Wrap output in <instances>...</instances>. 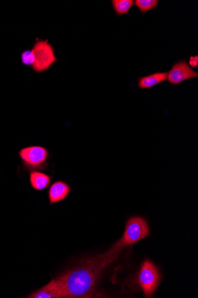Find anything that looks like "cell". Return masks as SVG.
<instances>
[{
    "mask_svg": "<svg viewBox=\"0 0 198 298\" xmlns=\"http://www.w3.org/2000/svg\"><path fill=\"white\" fill-rule=\"evenodd\" d=\"M22 64L26 66H33L35 61V58L31 50H26L22 52L21 56Z\"/></svg>",
    "mask_w": 198,
    "mask_h": 298,
    "instance_id": "cell-13",
    "label": "cell"
},
{
    "mask_svg": "<svg viewBox=\"0 0 198 298\" xmlns=\"http://www.w3.org/2000/svg\"><path fill=\"white\" fill-rule=\"evenodd\" d=\"M198 74L193 70L186 61L178 62L173 66L168 72V80L170 84L177 86L185 80L197 78Z\"/></svg>",
    "mask_w": 198,
    "mask_h": 298,
    "instance_id": "cell-5",
    "label": "cell"
},
{
    "mask_svg": "<svg viewBox=\"0 0 198 298\" xmlns=\"http://www.w3.org/2000/svg\"><path fill=\"white\" fill-rule=\"evenodd\" d=\"M30 298H66L64 284L59 278L53 279L48 284L30 294Z\"/></svg>",
    "mask_w": 198,
    "mask_h": 298,
    "instance_id": "cell-7",
    "label": "cell"
},
{
    "mask_svg": "<svg viewBox=\"0 0 198 298\" xmlns=\"http://www.w3.org/2000/svg\"><path fill=\"white\" fill-rule=\"evenodd\" d=\"M31 51L35 58L32 68L36 72L40 73L48 70L56 62L54 50L47 40H37Z\"/></svg>",
    "mask_w": 198,
    "mask_h": 298,
    "instance_id": "cell-2",
    "label": "cell"
},
{
    "mask_svg": "<svg viewBox=\"0 0 198 298\" xmlns=\"http://www.w3.org/2000/svg\"><path fill=\"white\" fill-rule=\"evenodd\" d=\"M133 0H112V6L118 16L127 14L134 4Z\"/></svg>",
    "mask_w": 198,
    "mask_h": 298,
    "instance_id": "cell-11",
    "label": "cell"
},
{
    "mask_svg": "<svg viewBox=\"0 0 198 298\" xmlns=\"http://www.w3.org/2000/svg\"><path fill=\"white\" fill-rule=\"evenodd\" d=\"M135 4L140 9L142 14H145V12L156 8L159 4V1L157 0H137L135 2Z\"/></svg>",
    "mask_w": 198,
    "mask_h": 298,
    "instance_id": "cell-12",
    "label": "cell"
},
{
    "mask_svg": "<svg viewBox=\"0 0 198 298\" xmlns=\"http://www.w3.org/2000/svg\"><path fill=\"white\" fill-rule=\"evenodd\" d=\"M51 178L42 172H33L30 174L31 186L37 190H42L49 186Z\"/></svg>",
    "mask_w": 198,
    "mask_h": 298,
    "instance_id": "cell-10",
    "label": "cell"
},
{
    "mask_svg": "<svg viewBox=\"0 0 198 298\" xmlns=\"http://www.w3.org/2000/svg\"><path fill=\"white\" fill-rule=\"evenodd\" d=\"M189 64L191 67L198 68V57L196 56H192L189 61Z\"/></svg>",
    "mask_w": 198,
    "mask_h": 298,
    "instance_id": "cell-14",
    "label": "cell"
},
{
    "mask_svg": "<svg viewBox=\"0 0 198 298\" xmlns=\"http://www.w3.org/2000/svg\"><path fill=\"white\" fill-rule=\"evenodd\" d=\"M149 234V228L145 220L134 217L128 221L121 240L125 246H130L143 240Z\"/></svg>",
    "mask_w": 198,
    "mask_h": 298,
    "instance_id": "cell-4",
    "label": "cell"
},
{
    "mask_svg": "<svg viewBox=\"0 0 198 298\" xmlns=\"http://www.w3.org/2000/svg\"><path fill=\"white\" fill-rule=\"evenodd\" d=\"M22 160L32 168H37L43 164L48 158L46 149L42 146H34L22 149L19 152Z\"/></svg>",
    "mask_w": 198,
    "mask_h": 298,
    "instance_id": "cell-6",
    "label": "cell"
},
{
    "mask_svg": "<svg viewBox=\"0 0 198 298\" xmlns=\"http://www.w3.org/2000/svg\"><path fill=\"white\" fill-rule=\"evenodd\" d=\"M160 278L158 269L153 262L147 260L143 263L138 275V282L146 297L149 298L155 292Z\"/></svg>",
    "mask_w": 198,
    "mask_h": 298,
    "instance_id": "cell-3",
    "label": "cell"
},
{
    "mask_svg": "<svg viewBox=\"0 0 198 298\" xmlns=\"http://www.w3.org/2000/svg\"><path fill=\"white\" fill-rule=\"evenodd\" d=\"M125 246L120 240L105 254L86 260L83 264L59 277L64 284L66 298L92 296L103 272Z\"/></svg>",
    "mask_w": 198,
    "mask_h": 298,
    "instance_id": "cell-1",
    "label": "cell"
},
{
    "mask_svg": "<svg viewBox=\"0 0 198 298\" xmlns=\"http://www.w3.org/2000/svg\"><path fill=\"white\" fill-rule=\"evenodd\" d=\"M168 72L157 73L141 77L138 80V86L141 89H149L168 80Z\"/></svg>",
    "mask_w": 198,
    "mask_h": 298,
    "instance_id": "cell-9",
    "label": "cell"
},
{
    "mask_svg": "<svg viewBox=\"0 0 198 298\" xmlns=\"http://www.w3.org/2000/svg\"><path fill=\"white\" fill-rule=\"evenodd\" d=\"M70 192V187L63 182L58 181L53 184L49 190L50 204L61 202Z\"/></svg>",
    "mask_w": 198,
    "mask_h": 298,
    "instance_id": "cell-8",
    "label": "cell"
}]
</instances>
